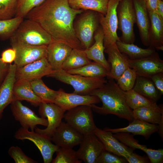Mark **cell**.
I'll return each mask as SVG.
<instances>
[{
    "label": "cell",
    "instance_id": "cell-1",
    "mask_svg": "<svg viewBox=\"0 0 163 163\" xmlns=\"http://www.w3.org/2000/svg\"><path fill=\"white\" fill-rule=\"evenodd\" d=\"M83 11L72 8L68 0H45L25 17L38 23L53 41L63 43L72 49H83L76 36L74 21Z\"/></svg>",
    "mask_w": 163,
    "mask_h": 163
},
{
    "label": "cell",
    "instance_id": "cell-2",
    "mask_svg": "<svg viewBox=\"0 0 163 163\" xmlns=\"http://www.w3.org/2000/svg\"><path fill=\"white\" fill-rule=\"evenodd\" d=\"M90 95L97 97L102 103L101 107L93 104L92 110L99 114H111L126 120L130 122L134 119L132 110L127 104L125 91L114 79H109L103 86L94 90Z\"/></svg>",
    "mask_w": 163,
    "mask_h": 163
},
{
    "label": "cell",
    "instance_id": "cell-3",
    "mask_svg": "<svg viewBox=\"0 0 163 163\" xmlns=\"http://www.w3.org/2000/svg\"><path fill=\"white\" fill-rule=\"evenodd\" d=\"M11 43L32 46H47L53 40L51 36L37 22L24 20L10 38Z\"/></svg>",
    "mask_w": 163,
    "mask_h": 163
},
{
    "label": "cell",
    "instance_id": "cell-4",
    "mask_svg": "<svg viewBox=\"0 0 163 163\" xmlns=\"http://www.w3.org/2000/svg\"><path fill=\"white\" fill-rule=\"evenodd\" d=\"M46 76L71 85L74 90L73 93L81 95H90L94 90L102 87L107 81L104 78L88 77L70 74L62 69L53 70Z\"/></svg>",
    "mask_w": 163,
    "mask_h": 163
},
{
    "label": "cell",
    "instance_id": "cell-5",
    "mask_svg": "<svg viewBox=\"0 0 163 163\" xmlns=\"http://www.w3.org/2000/svg\"><path fill=\"white\" fill-rule=\"evenodd\" d=\"M91 106L81 105L67 110L63 118L66 122L83 136L94 133L97 127Z\"/></svg>",
    "mask_w": 163,
    "mask_h": 163
},
{
    "label": "cell",
    "instance_id": "cell-6",
    "mask_svg": "<svg viewBox=\"0 0 163 163\" xmlns=\"http://www.w3.org/2000/svg\"><path fill=\"white\" fill-rule=\"evenodd\" d=\"M99 24L98 13L92 11L83 13L78 19L74 28L83 49H87L93 45L94 34Z\"/></svg>",
    "mask_w": 163,
    "mask_h": 163
},
{
    "label": "cell",
    "instance_id": "cell-7",
    "mask_svg": "<svg viewBox=\"0 0 163 163\" xmlns=\"http://www.w3.org/2000/svg\"><path fill=\"white\" fill-rule=\"evenodd\" d=\"M121 0H109L105 15L98 13L99 24L103 32L104 44L105 48L120 40L118 37L117 9Z\"/></svg>",
    "mask_w": 163,
    "mask_h": 163
},
{
    "label": "cell",
    "instance_id": "cell-8",
    "mask_svg": "<svg viewBox=\"0 0 163 163\" xmlns=\"http://www.w3.org/2000/svg\"><path fill=\"white\" fill-rule=\"evenodd\" d=\"M117 9L118 29L122 33V41L133 43L135 38L133 31L136 22L134 9L132 0H121Z\"/></svg>",
    "mask_w": 163,
    "mask_h": 163
},
{
    "label": "cell",
    "instance_id": "cell-9",
    "mask_svg": "<svg viewBox=\"0 0 163 163\" xmlns=\"http://www.w3.org/2000/svg\"><path fill=\"white\" fill-rule=\"evenodd\" d=\"M14 137L18 140L27 139L32 142L37 147L43 158L44 163H50L53 156L59 148L52 143L51 139L37 133L34 131L21 127L15 133Z\"/></svg>",
    "mask_w": 163,
    "mask_h": 163
},
{
    "label": "cell",
    "instance_id": "cell-10",
    "mask_svg": "<svg viewBox=\"0 0 163 163\" xmlns=\"http://www.w3.org/2000/svg\"><path fill=\"white\" fill-rule=\"evenodd\" d=\"M39 106V114L41 117L47 118L48 125L45 129L36 127L35 132L51 139L56 129L62 122L65 111L54 103L43 102Z\"/></svg>",
    "mask_w": 163,
    "mask_h": 163
},
{
    "label": "cell",
    "instance_id": "cell-11",
    "mask_svg": "<svg viewBox=\"0 0 163 163\" xmlns=\"http://www.w3.org/2000/svg\"><path fill=\"white\" fill-rule=\"evenodd\" d=\"M10 104L12 114L21 127L34 131L37 125L47 126V119L38 116L33 111L24 105L21 101L14 100Z\"/></svg>",
    "mask_w": 163,
    "mask_h": 163
},
{
    "label": "cell",
    "instance_id": "cell-12",
    "mask_svg": "<svg viewBox=\"0 0 163 163\" xmlns=\"http://www.w3.org/2000/svg\"><path fill=\"white\" fill-rule=\"evenodd\" d=\"M80 144L79 149L76 151V157L85 163H96L105 150L103 144L94 133L84 136Z\"/></svg>",
    "mask_w": 163,
    "mask_h": 163
},
{
    "label": "cell",
    "instance_id": "cell-13",
    "mask_svg": "<svg viewBox=\"0 0 163 163\" xmlns=\"http://www.w3.org/2000/svg\"><path fill=\"white\" fill-rule=\"evenodd\" d=\"M128 61L129 67L134 69L138 76L150 78L155 74L163 72V61L156 52L138 59L128 58Z\"/></svg>",
    "mask_w": 163,
    "mask_h": 163
},
{
    "label": "cell",
    "instance_id": "cell-14",
    "mask_svg": "<svg viewBox=\"0 0 163 163\" xmlns=\"http://www.w3.org/2000/svg\"><path fill=\"white\" fill-rule=\"evenodd\" d=\"M11 45L16 52L14 62L17 68L46 58L47 46H32L15 43H11Z\"/></svg>",
    "mask_w": 163,
    "mask_h": 163
},
{
    "label": "cell",
    "instance_id": "cell-15",
    "mask_svg": "<svg viewBox=\"0 0 163 163\" xmlns=\"http://www.w3.org/2000/svg\"><path fill=\"white\" fill-rule=\"evenodd\" d=\"M53 71L46 58L17 68L15 74L16 81H31L47 76Z\"/></svg>",
    "mask_w": 163,
    "mask_h": 163
},
{
    "label": "cell",
    "instance_id": "cell-16",
    "mask_svg": "<svg viewBox=\"0 0 163 163\" xmlns=\"http://www.w3.org/2000/svg\"><path fill=\"white\" fill-rule=\"evenodd\" d=\"M83 136L67 123L62 121L54 132L51 140L59 147L72 148L80 144Z\"/></svg>",
    "mask_w": 163,
    "mask_h": 163
},
{
    "label": "cell",
    "instance_id": "cell-17",
    "mask_svg": "<svg viewBox=\"0 0 163 163\" xmlns=\"http://www.w3.org/2000/svg\"><path fill=\"white\" fill-rule=\"evenodd\" d=\"M58 91L54 103L65 111L78 106H91L101 102L99 99L94 95H81L73 93H69L62 89Z\"/></svg>",
    "mask_w": 163,
    "mask_h": 163
},
{
    "label": "cell",
    "instance_id": "cell-18",
    "mask_svg": "<svg viewBox=\"0 0 163 163\" xmlns=\"http://www.w3.org/2000/svg\"><path fill=\"white\" fill-rule=\"evenodd\" d=\"M135 20L142 43L149 46L150 22L145 0H133Z\"/></svg>",
    "mask_w": 163,
    "mask_h": 163
},
{
    "label": "cell",
    "instance_id": "cell-19",
    "mask_svg": "<svg viewBox=\"0 0 163 163\" xmlns=\"http://www.w3.org/2000/svg\"><path fill=\"white\" fill-rule=\"evenodd\" d=\"M104 52L108 55L110 69L107 77L116 80L129 67L128 58L119 50L116 44L105 48Z\"/></svg>",
    "mask_w": 163,
    "mask_h": 163
},
{
    "label": "cell",
    "instance_id": "cell-20",
    "mask_svg": "<svg viewBox=\"0 0 163 163\" xmlns=\"http://www.w3.org/2000/svg\"><path fill=\"white\" fill-rule=\"evenodd\" d=\"M94 133L103 144L105 150L125 158L133 150L117 139L109 131L97 127Z\"/></svg>",
    "mask_w": 163,
    "mask_h": 163
},
{
    "label": "cell",
    "instance_id": "cell-21",
    "mask_svg": "<svg viewBox=\"0 0 163 163\" xmlns=\"http://www.w3.org/2000/svg\"><path fill=\"white\" fill-rule=\"evenodd\" d=\"M113 135L120 142L131 149H138L144 152L148 155L150 162H162L163 149L155 150L148 148L145 145L140 144L138 141L134 138L133 135L128 132H119Z\"/></svg>",
    "mask_w": 163,
    "mask_h": 163
},
{
    "label": "cell",
    "instance_id": "cell-22",
    "mask_svg": "<svg viewBox=\"0 0 163 163\" xmlns=\"http://www.w3.org/2000/svg\"><path fill=\"white\" fill-rule=\"evenodd\" d=\"M72 49L65 43L55 41L47 45L46 58L53 70L62 69Z\"/></svg>",
    "mask_w": 163,
    "mask_h": 163
},
{
    "label": "cell",
    "instance_id": "cell-23",
    "mask_svg": "<svg viewBox=\"0 0 163 163\" xmlns=\"http://www.w3.org/2000/svg\"><path fill=\"white\" fill-rule=\"evenodd\" d=\"M132 115L134 119L158 125V131L162 137L163 111L162 106L155 103L151 106L141 107L132 110Z\"/></svg>",
    "mask_w": 163,
    "mask_h": 163
},
{
    "label": "cell",
    "instance_id": "cell-24",
    "mask_svg": "<svg viewBox=\"0 0 163 163\" xmlns=\"http://www.w3.org/2000/svg\"><path fill=\"white\" fill-rule=\"evenodd\" d=\"M17 68L14 63L9 64L7 73L0 86V120L4 110L14 101L13 88L16 81Z\"/></svg>",
    "mask_w": 163,
    "mask_h": 163
},
{
    "label": "cell",
    "instance_id": "cell-25",
    "mask_svg": "<svg viewBox=\"0 0 163 163\" xmlns=\"http://www.w3.org/2000/svg\"><path fill=\"white\" fill-rule=\"evenodd\" d=\"M159 126L152 124L137 119H134L127 126L120 128H106L104 130L113 133L125 132L132 133L133 135H141L148 139L153 133L158 131Z\"/></svg>",
    "mask_w": 163,
    "mask_h": 163
},
{
    "label": "cell",
    "instance_id": "cell-26",
    "mask_svg": "<svg viewBox=\"0 0 163 163\" xmlns=\"http://www.w3.org/2000/svg\"><path fill=\"white\" fill-rule=\"evenodd\" d=\"M95 32L94 36V43L89 48L84 50L85 52L90 60L101 65L109 72L110 67L104 54L105 48L104 44V34L101 27L98 29Z\"/></svg>",
    "mask_w": 163,
    "mask_h": 163
},
{
    "label": "cell",
    "instance_id": "cell-27",
    "mask_svg": "<svg viewBox=\"0 0 163 163\" xmlns=\"http://www.w3.org/2000/svg\"><path fill=\"white\" fill-rule=\"evenodd\" d=\"M148 13L150 22L149 46L163 50V19L155 12Z\"/></svg>",
    "mask_w": 163,
    "mask_h": 163
},
{
    "label": "cell",
    "instance_id": "cell-28",
    "mask_svg": "<svg viewBox=\"0 0 163 163\" xmlns=\"http://www.w3.org/2000/svg\"><path fill=\"white\" fill-rule=\"evenodd\" d=\"M13 99L14 100H25L34 106H39L43 102L33 90L30 81H16L13 88Z\"/></svg>",
    "mask_w": 163,
    "mask_h": 163
},
{
    "label": "cell",
    "instance_id": "cell-29",
    "mask_svg": "<svg viewBox=\"0 0 163 163\" xmlns=\"http://www.w3.org/2000/svg\"><path fill=\"white\" fill-rule=\"evenodd\" d=\"M133 89L154 103L161 95L149 78L137 75Z\"/></svg>",
    "mask_w": 163,
    "mask_h": 163
},
{
    "label": "cell",
    "instance_id": "cell-30",
    "mask_svg": "<svg viewBox=\"0 0 163 163\" xmlns=\"http://www.w3.org/2000/svg\"><path fill=\"white\" fill-rule=\"evenodd\" d=\"M109 0H68L70 6L77 10H90L105 15Z\"/></svg>",
    "mask_w": 163,
    "mask_h": 163
},
{
    "label": "cell",
    "instance_id": "cell-31",
    "mask_svg": "<svg viewBox=\"0 0 163 163\" xmlns=\"http://www.w3.org/2000/svg\"><path fill=\"white\" fill-rule=\"evenodd\" d=\"M69 73L91 78H104L107 77L109 71L103 66L95 62L81 67L67 71Z\"/></svg>",
    "mask_w": 163,
    "mask_h": 163
},
{
    "label": "cell",
    "instance_id": "cell-32",
    "mask_svg": "<svg viewBox=\"0 0 163 163\" xmlns=\"http://www.w3.org/2000/svg\"><path fill=\"white\" fill-rule=\"evenodd\" d=\"M116 44L119 51L127 55L131 59H141L150 56L156 52L154 48L149 47L147 49H143L133 43H125L120 40L117 41Z\"/></svg>",
    "mask_w": 163,
    "mask_h": 163
},
{
    "label": "cell",
    "instance_id": "cell-33",
    "mask_svg": "<svg viewBox=\"0 0 163 163\" xmlns=\"http://www.w3.org/2000/svg\"><path fill=\"white\" fill-rule=\"evenodd\" d=\"M91 62L88 58L84 50L72 49L64 62L62 69L67 71L81 67Z\"/></svg>",
    "mask_w": 163,
    "mask_h": 163
},
{
    "label": "cell",
    "instance_id": "cell-34",
    "mask_svg": "<svg viewBox=\"0 0 163 163\" xmlns=\"http://www.w3.org/2000/svg\"><path fill=\"white\" fill-rule=\"evenodd\" d=\"M32 89L36 95L43 102L54 103L58 91L49 88L41 78L37 79L30 81Z\"/></svg>",
    "mask_w": 163,
    "mask_h": 163
},
{
    "label": "cell",
    "instance_id": "cell-35",
    "mask_svg": "<svg viewBox=\"0 0 163 163\" xmlns=\"http://www.w3.org/2000/svg\"><path fill=\"white\" fill-rule=\"evenodd\" d=\"M24 20L21 17L0 20V39L3 40L10 39Z\"/></svg>",
    "mask_w": 163,
    "mask_h": 163
},
{
    "label": "cell",
    "instance_id": "cell-36",
    "mask_svg": "<svg viewBox=\"0 0 163 163\" xmlns=\"http://www.w3.org/2000/svg\"><path fill=\"white\" fill-rule=\"evenodd\" d=\"M125 94L126 103L132 110L157 103L152 102L133 89L125 91Z\"/></svg>",
    "mask_w": 163,
    "mask_h": 163
},
{
    "label": "cell",
    "instance_id": "cell-37",
    "mask_svg": "<svg viewBox=\"0 0 163 163\" xmlns=\"http://www.w3.org/2000/svg\"><path fill=\"white\" fill-rule=\"evenodd\" d=\"M56 157L53 163H81L82 161L76 157V151L71 148L59 147L56 152Z\"/></svg>",
    "mask_w": 163,
    "mask_h": 163
},
{
    "label": "cell",
    "instance_id": "cell-38",
    "mask_svg": "<svg viewBox=\"0 0 163 163\" xmlns=\"http://www.w3.org/2000/svg\"><path fill=\"white\" fill-rule=\"evenodd\" d=\"M137 75L135 71L128 67L117 79V84L124 91L133 89Z\"/></svg>",
    "mask_w": 163,
    "mask_h": 163
},
{
    "label": "cell",
    "instance_id": "cell-39",
    "mask_svg": "<svg viewBox=\"0 0 163 163\" xmlns=\"http://www.w3.org/2000/svg\"><path fill=\"white\" fill-rule=\"evenodd\" d=\"M45 0H17L14 17L25 18L32 9L38 6Z\"/></svg>",
    "mask_w": 163,
    "mask_h": 163
},
{
    "label": "cell",
    "instance_id": "cell-40",
    "mask_svg": "<svg viewBox=\"0 0 163 163\" xmlns=\"http://www.w3.org/2000/svg\"><path fill=\"white\" fill-rule=\"evenodd\" d=\"M17 0H0V20H6L15 17Z\"/></svg>",
    "mask_w": 163,
    "mask_h": 163
},
{
    "label": "cell",
    "instance_id": "cell-41",
    "mask_svg": "<svg viewBox=\"0 0 163 163\" xmlns=\"http://www.w3.org/2000/svg\"><path fill=\"white\" fill-rule=\"evenodd\" d=\"M8 154L15 163H36L37 162L26 155L19 147L11 146L8 150Z\"/></svg>",
    "mask_w": 163,
    "mask_h": 163
},
{
    "label": "cell",
    "instance_id": "cell-42",
    "mask_svg": "<svg viewBox=\"0 0 163 163\" xmlns=\"http://www.w3.org/2000/svg\"><path fill=\"white\" fill-rule=\"evenodd\" d=\"M128 162L123 157L106 150L103 152L97 160L96 163H126Z\"/></svg>",
    "mask_w": 163,
    "mask_h": 163
},
{
    "label": "cell",
    "instance_id": "cell-43",
    "mask_svg": "<svg viewBox=\"0 0 163 163\" xmlns=\"http://www.w3.org/2000/svg\"><path fill=\"white\" fill-rule=\"evenodd\" d=\"M16 57V51L14 48L11 47L6 49L2 52L0 59L3 63L11 64L13 62H14Z\"/></svg>",
    "mask_w": 163,
    "mask_h": 163
},
{
    "label": "cell",
    "instance_id": "cell-44",
    "mask_svg": "<svg viewBox=\"0 0 163 163\" xmlns=\"http://www.w3.org/2000/svg\"><path fill=\"white\" fill-rule=\"evenodd\" d=\"M150 78L153 83L157 90L162 95L163 94V72L155 74Z\"/></svg>",
    "mask_w": 163,
    "mask_h": 163
},
{
    "label": "cell",
    "instance_id": "cell-45",
    "mask_svg": "<svg viewBox=\"0 0 163 163\" xmlns=\"http://www.w3.org/2000/svg\"><path fill=\"white\" fill-rule=\"evenodd\" d=\"M125 159L129 163H148L150 161L148 158L138 155L133 152L128 155Z\"/></svg>",
    "mask_w": 163,
    "mask_h": 163
},
{
    "label": "cell",
    "instance_id": "cell-46",
    "mask_svg": "<svg viewBox=\"0 0 163 163\" xmlns=\"http://www.w3.org/2000/svg\"><path fill=\"white\" fill-rule=\"evenodd\" d=\"M9 64L3 63L0 57V86L7 73Z\"/></svg>",
    "mask_w": 163,
    "mask_h": 163
},
{
    "label": "cell",
    "instance_id": "cell-47",
    "mask_svg": "<svg viewBox=\"0 0 163 163\" xmlns=\"http://www.w3.org/2000/svg\"><path fill=\"white\" fill-rule=\"evenodd\" d=\"M158 0H145L148 11L155 12Z\"/></svg>",
    "mask_w": 163,
    "mask_h": 163
},
{
    "label": "cell",
    "instance_id": "cell-48",
    "mask_svg": "<svg viewBox=\"0 0 163 163\" xmlns=\"http://www.w3.org/2000/svg\"><path fill=\"white\" fill-rule=\"evenodd\" d=\"M155 12L163 19V2L162 0H158Z\"/></svg>",
    "mask_w": 163,
    "mask_h": 163
}]
</instances>
